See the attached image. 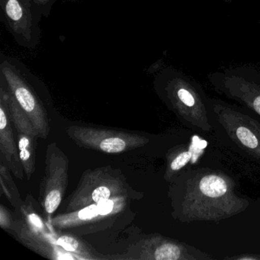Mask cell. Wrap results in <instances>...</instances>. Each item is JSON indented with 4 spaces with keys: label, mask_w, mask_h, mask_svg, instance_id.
<instances>
[{
    "label": "cell",
    "mask_w": 260,
    "mask_h": 260,
    "mask_svg": "<svg viewBox=\"0 0 260 260\" xmlns=\"http://www.w3.org/2000/svg\"><path fill=\"white\" fill-rule=\"evenodd\" d=\"M7 105L4 94L0 99V149L10 168L17 177L22 179V167L19 152L15 143L13 130L9 121Z\"/></svg>",
    "instance_id": "8"
},
{
    "label": "cell",
    "mask_w": 260,
    "mask_h": 260,
    "mask_svg": "<svg viewBox=\"0 0 260 260\" xmlns=\"http://www.w3.org/2000/svg\"><path fill=\"white\" fill-rule=\"evenodd\" d=\"M209 79L218 93L260 117L259 75L226 72L213 74Z\"/></svg>",
    "instance_id": "5"
},
{
    "label": "cell",
    "mask_w": 260,
    "mask_h": 260,
    "mask_svg": "<svg viewBox=\"0 0 260 260\" xmlns=\"http://www.w3.org/2000/svg\"><path fill=\"white\" fill-rule=\"evenodd\" d=\"M169 106L189 130L213 135L208 98L197 83L182 74L169 80L165 89Z\"/></svg>",
    "instance_id": "3"
},
{
    "label": "cell",
    "mask_w": 260,
    "mask_h": 260,
    "mask_svg": "<svg viewBox=\"0 0 260 260\" xmlns=\"http://www.w3.org/2000/svg\"><path fill=\"white\" fill-rule=\"evenodd\" d=\"M111 190L108 187L102 186L98 187L95 188L92 193V200L95 203L102 202V201L107 200L110 198Z\"/></svg>",
    "instance_id": "13"
},
{
    "label": "cell",
    "mask_w": 260,
    "mask_h": 260,
    "mask_svg": "<svg viewBox=\"0 0 260 260\" xmlns=\"http://www.w3.org/2000/svg\"><path fill=\"white\" fill-rule=\"evenodd\" d=\"M1 92L5 97L9 115L17 132L19 156L23 170L29 179L36 167V150L39 135L31 120L21 109L11 93L6 92L3 88Z\"/></svg>",
    "instance_id": "6"
},
{
    "label": "cell",
    "mask_w": 260,
    "mask_h": 260,
    "mask_svg": "<svg viewBox=\"0 0 260 260\" xmlns=\"http://www.w3.org/2000/svg\"><path fill=\"white\" fill-rule=\"evenodd\" d=\"M92 147H98L102 151L108 153H117L124 151L127 147V142L121 136L116 135L106 136Z\"/></svg>",
    "instance_id": "10"
},
{
    "label": "cell",
    "mask_w": 260,
    "mask_h": 260,
    "mask_svg": "<svg viewBox=\"0 0 260 260\" xmlns=\"http://www.w3.org/2000/svg\"><path fill=\"white\" fill-rule=\"evenodd\" d=\"M1 68L3 75L8 84L9 92L31 120L39 136L46 138L49 132V126L42 105L14 68L7 62H4Z\"/></svg>",
    "instance_id": "7"
},
{
    "label": "cell",
    "mask_w": 260,
    "mask_h": 260,
    "mask_svg": "<svg viewBox=\"0 0 260 260\" xmlns=\"http://www.w3.org/2000/svg\"><path fill=\"white\" fill-rule=\"evenodd\" d=\"M213 135L222 147L260 165V117L243 106L208 98Z\"/></svg>",
    "instance_id": "2"
},
{
    "label": "cell",
    "mask_w": 260,
    "mask_h": 260,
    "mask_svg": "<svg viewBox=\"0 0 260 260\" xmlns=\"http://www.w3.org/2000/svg\"><path fill=\"white\" fill-rule=\"evenodd\" d=\"M4 10L12 29L25 40L31 39V16L28 0H4Z\"/></svg>",
    "instance_id": "9"
},
{
    "label": "cell",
    "mask_w": 260,
    "mask_h": 260,
    "mask_svg": "<svg viewBox=\"0 0 260 260\" xmlns=\"http://www.w3.org/2000/svg\"><path fill=\"white\" fill-rule=\"evenodd\" d=\"M57 243L69 252H74L80 246L79 242L74 237H69V236H62L57 240Z\"/></svg>",
    "instance_id": "11"
},
{
    "label": "cell",
    "mask_w": 260,
    "mask_h": 260,
    "mask_svg": "<svg viewBox=\"0 0 260 260\" xmlns=\"http://www.w3.org/2000/svg\"><path fill=\"white\" fill-rule=\"evenodd\" d=\"M98 215H100V212H99L97 204L96 205L92 204V205H89V206L80 210L78 212V218L81 220H92V218Z\"/></svg>",
    "instance_id": "12"
},
{
    "label": "cell",
    "mask_w": 260,
    "mask_h": 260,
    "mask_svg": "<svg viewBox=\"0 0 260 260\" xmlns=\"http://www.w3.org/2000/svg\"><path fill=\"white\" fill-rule=\"evenodd\" d=\"M191 130L185 144L178 145L169 158L167 176L174 180L187 169L209 166L213 159L219 156L220 143L216 138L211 141V137Z\"/></svg>",
    "instance_id": "4"
},
{
    "label": "cell",
    "mask_w": 260,
    "mask_h": 260,
    "mask_svg": "<svg viewBox=\"0 0 260 260\" xmlns=\"http://www.w3.org/2000/svg\"><path fill=\"white\" fill-rule=\"evenodd\" d=\"M39 1H41V2L43 3L46 2L47 0H39Z\"/></svg>",
    "instance_id": "16"
},
{
    "label": "cell",
    "mask_w": 260,
    "mask_h": 260,
    "mask_svg": "<svg viewBox=\"0 0 260 260\" xmlns=\"http://www.w3.org/2000/svg\"><path fill=\"white\" fill-rule=\"evenodd\" d=\"M173 181L175 217L185 223L220 221L244 212L250 205L234 176L221 169H187Z\"/></svg>",
    "instance_id": "1"
},
{
    "label": "cell",
    "mask_w": 260,
    "mask_h": 260,
    "mask_svg": "<svg viewBox=\"0 0 260 260\" xmlns=\"http://www.w3.org/2000/svg\"><path fill=\"white\" fill-rule=\"evenodd\" d=\"M97 206H98L100 215H107L113 211L114 202L110 199H107L97 203Z\"/></svg>",
    "instance_id": "14"
},
{
    "label": "cell",
    "mask_w": 260,
    "mask_h": 260,
    "mask_svg": "<svg viewBox=\"0 0 260 260\" xmlns=\"http://www.w3.org/2000/svg\"><path fill=\"white\" fill-rule=\"evenodd\" d=\"M228 260H260V254H242V255H235V256H228L223 258Z\"/></svg>",
    "instance_id": "15"
}]
</instances>
